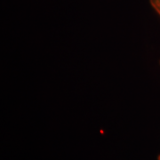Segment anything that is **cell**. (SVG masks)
<instances>
[{"instance_id": "7a4b0ae2", "label": "cell", "mask_w": 160, "mask_h": 160, "mask_svg": "<svg viewBox=\"0 0 160 160\" xmlns=\"http://www.w3.org/2000/svg\"><path fill=\"white\" fill-rule=\"evenodd\" d=\"M158 160H160V155L158 156Z\"/></svg>"}, {"instance_id": "6da1fadb", "label": "cell", "mask_w": 160, "mask_h": 160, "mask_svg": "<svg viewBox=\"0 0 160 160\" xmlns=\"http://www.w3.org/2000/svg\"><path fill=\"white\" fill-rule=\"evenodd\" d=\"M150 5L160 17V0H149Z\"/></svg>"}]
</instances>
